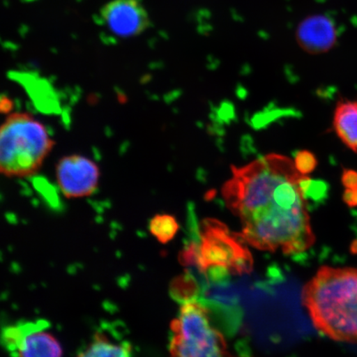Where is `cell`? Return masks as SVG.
<instances>
[{
    "label": "cell",
    "mask_w": 357,
    "mask_h": 357,
    "mask_svg": "<svg viewBox=\"0 0 357 357\" xmlns=\"http://www.w3.org/2000/svg\"><path fill=\"white\" fill-rule=\"evenodd\" d=\"M100 176L98 164L86 155H64L56 165L57 185L66 199L92 195L99 188Z\"/></svg>",
    "instance_id": "cell-7"
},
{
    "label": "cell",
    "mask_w": 357,
    "mask_h": 357,
    "mask_svg": "<svg viewBox=\"0 0 357 357\" xmlns=\"http://www.w3.org/2000/svg\"><path fill=\"white\" fill-rule=\"evenodd\" d=\"M199 238L200 273L205 275L212 268L236 275L252 271L253 259L245 241L225 223L215 218H205L201 222Z\"/></svg>",
    "instance_id": "cell-5"
},
{
    "label": "cell",
    "mask_w": 357,
    "mask_h": 357,
    "mask_svg": "<svg viewBox=\"0 0 357 357\" xmlns=\"http://www.w3.org/2000/svg\"><path fill=\"white\" fill-rule=\"evenodd\" d=\"M54 146L46 125L29 112H13L0 123V176L36 175Z\"/></svg>",
    "instance_id": "cell-3"
},
{
    "label": "cell",
    "mask_w": 357,
    "mask_h": 357,
    "mask_svg": "<svg viewBox=\"0 0 357 357\" xmlns=\"http://www.w3.org/2000/svg\"><path fill=\"white\" fill-rule=\"evenodd\" d=\"M132 346L128 342L113 341L108 335L97 332L84 349L79 352L82 357H126L132 354Z\"/></svg>",
    "instance_id": "cell-11"
},
{
    "label": "cell",
    "mask_w": 357,
    "mask_h": 357,
    "mask_svg": "<svg viewBox=\"0 0 357 357\" xmlns=\"http://www.w3.org/2000/svg\"><path fill=\"white\" fill-rule=\"evenodd\" d=\"M343 199H344L345 203L349 205V206H357V189H347Z\"/></svg>",
    "instance_id": "cell-17"
},
{
    "label": "cell",
    "mask_w": 357,
    "mask_h": 357,
    "mask_svg": "<svg viewBox=\"0 0 357 357\" xmlns=\"http://www.w3.org/2000/svg\"><path fill=\"white\" fill-rule=\"evenodd\" d=\"M333 128L343 144L357 153V101L338 102L334 112Z\"/></svg>",
    "instance_id": "cell-10"
},
{
    "label": "cell",
    "mask_w": 357,
    "mask_h": 357,
    "mask_svg": "<svg viewBox=\"0 0 357 357\" xmlns=\"http://www.w3.org/2000/svg\"><path fill=\"white\" fill-rule=\"evenodd\" d=\"M296 40L298 46L310 54H323L337 44L336 24L327 15L307 16L298 25Z\"/></svg>",
    "instance_id": "cell-9"
},
{
    "label": "cell",
    "mask_w": 357,
    "mask_h": 357,
    "mask_svg": "<svg viewBox=\"0 0 357 357\" xmlns=\"http://www.w3.org/2000/svg\"><path fill=\"white\" fill-rule=\"evenodd\" d=\"M171 292L173 298L181 303L196 300L199 296V287L197 281L189 271L173 280Z\"/></svg>",
    "instance_id": "cell-13"
},
{
    "label": "cell",
    "mask_w": 357,
    "mask_h": 357,
    "mask_svg": "<svg viewBox=\"0 0 357 357\" xmlns=\"http://www.w3.org/2000/svg\"><path fill=\"white\" fill-rule=\"evenodd\" d=\"M303 175L294 160L272 153L244 167H231L222 186L227 207L242 223L241 236L260 251L298 255L315 243L307 200L300 182Z\"/></svg>",
    "instance_id": "cell-1"
},
{
    "label": "cell",
    "mask_w": 357,
    "mask_h": 357,
    "mask_svg": "<svg viewBox=\"0 0 357 357\" xmlns=\"http://www.w3.org/2000/svg\"><path fill=\"white\" fill-rule=\"evenodd\" d=\"M99 15L101 24L120 38L137 37L151 26L149 13L139 0H111Z\"/></svg>",
    "instance_id": "cell-8"
},
{
    "label": "cell",
    "mask_w": 357,
    "mask_h": 357,
    "mask_svg": "<svg viewBox=\"0 0 357 357\" xmlns=\"http://www.w3.org/2000/svg\"><path fill=\"white\" fill-rule=\"evenodd\" d=\"M178 227L180 226L175 217L168 214H158L149 222L150 233L162 244H166L175 238Z\"/></svg>",
    "instance_id": "cell-12"
},
{
    "label": "cell",
    "mask_w": 357,
    "mask_h": 357,
    "mask_svg": "<svg viewBox=\"0 0 357 357\" xmlns=\"http://www.w3.org/2000/svg\"><path fill=\"white\" fill-rule=\"evenodd\" d=\"M169 351L173 356H227L225 337L211 323L208 307L197 300L183 303L171 324Z\"/></svg>",
    "instance_id": "cell-4"
},
{
    "label": "cell",
    "mask_w": 357,
    "mask_h": 357,
    "mask_svg": "<svg viewBox=\"0 0 357 357\" xmlns=\"http://www.w3.org/2000/svg\"><path fill=\"white\" fill-rule=\"evenodd\" d=\"M303 197L306 200L323 199L328 194V186L323 181H315L307 176H303L300 182Z\"/></svg>",
    "instance_id": "cell-14"
},
{
    "label": "cell",
    "mask_w": 357,
    "mask_h": 357,
    "mask_svg": "<svg viewBox=\"0 0 357 357\" xmlns=\"http://www.w3.org/2000/svg\"><path fill=\"white\" fill-rule=\"evenodd\" d=\"M48 328L47 321L43 319L7 326L0 332V345L12 356H63V347Z\"/></svg>",
    "instance_id": "cell-6"
},
{
    "label": "cell",
    "mask_w": 357,
    "mask_h": 357,
    "mask_svg": "<svg viewBox=\"0 0 357 357\" xmlns=\"http://www.w3.org/2000/svg\"><path fill=\"white\" fill-rule=\"evenodd\" d=\"M342 181L346 189H357V172L354 169H345L342 173Z\"/></svg>",
    "instance_id": "cell-16"
},
{
    "label": "cell",
    "mask_w": 357,
    "mask_h": 357,
    "mask_svg": "<svg viewBox=\"0 0 357 357\" xmlns=\"http://www.w3.org/2000/svg\"><path fill=\"white\" fill-rule=\"evenodd\" d=\"M302 301L320 333L357 344V269L321 267L303 287Z\"/></svg>",
    "instance_id": "cell-2"
},
{
    "label": "cell",
    "mask_w": 357,
    "mask_h": 357,
    "mask_svg": "<svg viewBox=\"0 0 357 357\" xmlns=\"http://www.w3.org/2000/svg\"><path fill=\"white\" fill-rule=\"evenodd\" d=\"M294 162L298 172L303 176H307L314 172L318 165L315 155L307 150L298 151Z\"/></svg>",
    "instance_id": "cell-15"
}]
</instances>
